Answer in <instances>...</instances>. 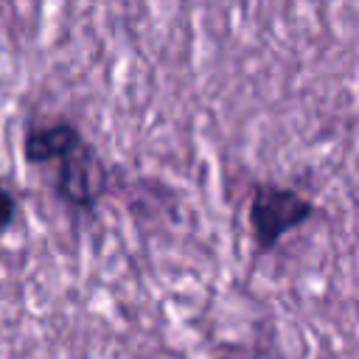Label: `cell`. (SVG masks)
Here are the masks:
<instances>
[{
	"instance_id": "6da1fadb",
	"label": "cell",
	"mask_w": 359,
	"mask_h": 359,
	"mask_svg": "<svg viewBox=\"0 0 359 359\" xmlns=\"http://www.w3.org/2000/svg\"><path fill=\"white\" fill-rule=\"evenodd\" d=\"M22 154L31 165L56 163L53 191L59 202L76 213L93 216L98 202L109 191L107 163L81 135V129L67 118L28 126L22 137Z\"/></svg>"
},
{
	"instance_id": "7a4b0ae2",
	"label": "cell",
	"mask_w": 359,
	"mask_h": 359,
	"mask_svg": "<svg viewBox=\"0 0 359 359\" xmlns=\"http://www.w3.org/2000/svg\"><path fill=\"white\" fill-rule=\"evenodd\" d=\"M314 216V202L278 182H255L250 196V233L258 252H272L278 241Z\"/></svg>"
},
{
	"instance_id": "3957f363",
	"label": "cell",
	"mask_w": 359,
	"mask_h": 359,
	"mask_svg": "<svg viewBox=\"0 0 359 359\" xmlns=\"http://www.w3.org/2000/svg\"><path fill=\"white\" fill-rule=\"evenodd\" d=\"M17 216H20V199H17V194L6 182H0V236L17 222Z\"/></svg>"
},
{
	"instance_id": "277c9868",
	"label": "cell",
	"mask_w": 359,
	"mask_h": 359,
	"mask_svg": "<svg viewBox=\"0 0 359 359\" xmlns=\"http://www.w3.org/2000/svg\"><path fill=\"white\" fill-rule=\"evenodd\" d=\"M216 359H258V356H216ZM264 359H269V356H264ZM272 359H280V356L275 353Z\"/></svg>"
}]
</instances>
